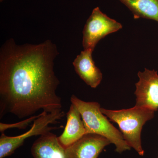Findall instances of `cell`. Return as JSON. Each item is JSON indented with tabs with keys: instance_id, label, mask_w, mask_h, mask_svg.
I'll list each match as a JSON object with an SVG mask.
<instances>
[{
	"instance_id": "obj_1",
	"label": "cell",
	"mask_w": 158,
	"mask_h": 158,
	"mask_svg": "<svg viewBox=\"0 0 158 158\" xmlns=\"http://www.w3.org/2000/svg\"><path fill=\"white\" fill-rule=\"evenodd\" d=\"M59 54L50 40L18 45L12 38L0 50V116L11 113L22 118L43 110H62L57 95L59 79L54 60Z\"/></svg>"
},
{
	"instance_id": "obj_2",
	"label": "cell",
	"mask_w": 158,
	"mask_h": 158,
	"mask_svg": "<svg viewBox=\"0 0 158 158\" xmlns=\"http://www.w3.org/2000/svg\"><path fill=\"white\" fill-rule=\"evenodd\" d=\"M70 101L81 114L86 134H97L106 138L111 144L115 145V151L118 153L131 149L120 131L102 113L99 103L84 101L73 94L71 97Z\"/></svg>"
},
{
	"instance_id": "obj_3",
	"label": "cell",
	"mask_w": 158,
	"mask_h": 158,
	"mask_svg": "<svg viewBox=\"0 0 158 158\" xmlns=\"http://www.w3.org/2000/svg\"><path fill=\"white\" fill-rule=\"evenodd\" d=\"M101 111L110 121L118 125L125 141L140 156L144 155L141 143V133L144 125L154 117L155 112L135 106L133 108L118 110L101 108Z\"/></svg>"
},
{
	"instance_id": "obj_4",
	"label": "cell",
	"mask_w": 158,
	"mask_h": 158,
	"mask_svg": "<svg viewBox=\"0 0 158 158\" xmlns=\"http://www.w3.org/2000/svg\"><path fill=\"white\" fill-rule=\"evenodd\" d=\"M62 110L52 113L43 111L40 116L34 121L31 129L20 135L10 137L2 133L0 137V158L11 156L23 144L27 139L32 136L41 135L59 127H53L51 125L58 123V120L65 116Z\"/></svg>"
},
{
	"instance_id": "obj_5",
	"label": "cell",
	"mask_w": 158,
	"mask_h": 158,
	"mask_svg": "<svg viewBox=\"0 0 158 158\" xmlns=\"http://www.w3.org/2000/svg\"><path fill=\"white\" fill-rule=\"evenodd\" d=\"M122 27L120 23L103 13L99 7L94 8L83 30L82 44L84 50H94L101 40Z\"/></svg>"
},
{
	"instance_id": "obj_6",
	"label": "cell",
	"mask_w": 158,
	"mask_h": 158,
	"mask_svg": "<svg viewBox=\"0 0 158 158\" xmlns=\"http://www.w3.org/2000/svg\"><path fill=\"white\" fill-rule=\"evenodd\" d=\"M139 81L135 84V106L158 110V74L157 71L144 69L138 73Z\"/></svg>"
},
{
	"instance_id": "obj_7",
	"label": "cell",
	"mask_w": 158,
	"mask_h": 158,
	"mask_svg": "<svg viewBox=\"0 0 158 158\" xmlns=\"http://www.w3.org/2000/svg\"><path fill=\"white\" fill-rule=\"evenodd\" d=\"M108 139L94 134H86L65 148L66 158H98L104 149L111 144Z\"/></svg>"
},
{
	"instance_id": "obj_8",
	"label": "cell",
	"mask_w": 158,
	"mask_h": 158,
	"mask_svg": "<svg viewBox=\"0 0 158 158\" xmlns=\"http://www.w3.org/2000/svg\"><path fill=\"white\" fill-rule=\"evenodd\" d=\"M94 50L89 48L82 51L74 59L73 64L80 78L91 88H95L102 81V74L92 58Z\"/></svg>"
},
{
	"instance_id": "obj_9",
	"label": "cell",
	"mask_w": 158,
	"mask_h": 158,
	"mask_svg": "<svg viewBox=\"0 0 158 158\" xmlns=\"http://www.w3.org/2000/svg\"><path fill=\"white\" fill-rule=\"evenodd\" d=\"M31 152L34 158H66L65 148L58 137L51 132L41 135L34 141Z\"/></svg>"
},
{
	"instance_id": "obj_10",
	"label": "cell",
	"mask_w": 158,
	"mask_h": 158,
	"mask_svg": "<svg viewBox=\"0 0 158 158\" xmlns=\"http://www.w3.org/2000/svg\"><path fill=\"white\" fill-rule=\"evenodd\" d=\"M67 122L65 129L58 137L60 144L67 148L86 134L81 116L77 109L71 104L66 114Z\"/></svg>"
},
{
	"instance_id": "obj_11",
	"label": "cell",
	"mask_w": 158,
	"mask_h": 158,
	"mask_svg": "<svg viewBox=\"0 0 158 158\" xmlns=\"http://www.w3.org/2000/svg\"><path fill=\"white\" fill-rule=\"evenodd\" d=\"M131 11L135 19L153 20L158 22V0H118Z\"/></svg>"
},
{
	"instance_id": "obj_12",
	"label": "cell",
	"mask_w": 158,
	"mask_h": 158,
	"mask_svg": "<svg viewBox=\"0 0 158 158\" xmlns=\"http://www.w3.org/2000/svg\"><path fill=\"white\" fill-rule=\"evenodd\" d=\"M40 114L37 116H31L27 118L25 120L17 123H12V124H8L4 123H0V131L2 133H4L5 131L8 129L11 128H18L19 129H24L27 127L28 126L34 122L36 118L40 116Z\"/></svg>"
},
{
	"instance_id": "obj_13",
	"label": "cell",
	"mask_w": 158,
	"mask_h": 158,
	"mask_svg": "<svg viewBox=\"0 0 158 158\" xmlns=\"http://www.w3.org/2000/svg\"><path fill=\"white\" fill-rule=\"evenodd\" d=\"M3 1H4V0H0V2H3Z\"/></svg>"
},
{
	"instance_id": "obj_14",
	"label": "cell",
	"mask_w": 158,
	"mask_h": 158,
	"mask_svg": "<svg viewBox=\"0 0 158 158\" xmlns=\"http://www.w3.org/2000/svg\"><path fill=\"white\" fill-rule=\"evenodd\" d=\"M157 134H158V133H157ZM157 158H158V156H157Z\"/></svg>"
}]
</instances>
